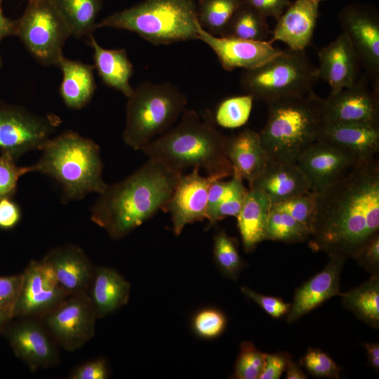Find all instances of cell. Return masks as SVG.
Instances as JSON below:
<instances>
[{"label": "cell", "instance_id": "1", "mask_svg": "<svg viewBox=\"0 0 379 379\" xmlns=\"http://www.w3.org/2000/svg\"><path fill=\"white\" fill-rule=\"evenodd\" d=\"M316 194L310 247L353 258L379 234V163L359 159L339 181Z\"/></svg>", "mask_w": 379, "mask_h": 379}, {"label": "cell", "instance_id": "2", "mask_svg": "<svg viewBox=\"0 0 379 379\" xmlns=\"http://www.w3.org/2000/svg\"><path fill=\"white\" fill-rule=\"evenodd\" d=\"M180 175L149 159L126 179L107 185L91 209L92 221L112 239L128 235L164 209Z\"/></svg>", "mask_w": 379, "mask_h": 379}, {"label": "cell", "instance_id": "3", "mask_svg": "<svg viewBox=\"0 0 379 379\" xmlns=\"http://www.w3.org/2000/svg\"><path fill=\"white\" fill-rule=\"evenodd\" d=\"M227 138L217 128L210 110L200 117L195 110L185 108L175 126L140 151L178 173L197 167L222 180L233 174L225 153Z\"/></svg>", "mask_w": 379, "mask_h": 379}, {"label": "cell", "instance_id": "4", "mask_svg": "<svg viewBox=\"0 0 379 379\" xmlns=\"http://www.w3.org/2000/svg\"><path fill=\"white\" fill-rule=\"evenodd\" d=\"M40 150V159L31 166L32 172L56 180L65 202L80 200L93 192L100 194L106 188L100 147L93 140L67 131L50 138Z\"/></svg>", "mask_w": 379, "mask_h": 379}, {"label": "cell", "instance_id": "5", "mask_svg": "<svg viewBox=\"0 0 379 379\" xmlns=\"http://www.w3.org/2000/svg\"><path fill=\"white\" fill-rule=\"evenodd\" d=\"M267 105V119L259 132L263 147L271 160L297 163L302 152L317 141L323 124L324 99L312 91Z\"/></svg>", "mask_w": 379, "mask_h": 379}, {"label": "cell", "instance_id": "6", "mask_svg": "<svg viewBox=\"0 0 379 379\" xmlns=\"http://www.w3.org/2000/svg\"><path fill=\"white\" fill-rule=\"evenodd\" d=\"M199 21L194 0H144L114 13L97 27L125 29L154 45L197 39Z\"/></svg>", "mask_w": 379, "mask_h": 379}, {"label": "cell", "instance_id": "7", "mask_svg": "<svg viewBox=\"0 0 379 379\" xmlns=\"http://www.w3.org/2000/svg\"><path fill=\"white\" fill-rule=\"evenodd\" d=\"M187 103L186 95L171 83H141L128 98L124 142L141 150L172 127Z\"/></svg>", "mask_w": 379, "mask_h": 379}, {"label": "cell", "instance_id": "8", "mask_svg": "<svg viewBox=\"0 0 379 379\" xmlns=\"http://www.w3.org/2000/svg\"><path fill=\"white\" fill-rule=\"evenodd\" d=\"M319 79L305 51H282L263 65L244 69L240 78L242 90L253 99L270 102L307 94Z\"/></svg>", "mask_w": 379, "mask_h": 379}, {"label": "cell", "instance_id": "9", "mask_svg": "<svg viewBox=\"0 0 379 379\" xmlns=\"http://www.w3.org/2000/svg\"><path fill=\"white\" fill-rule=\"evenodd\" d=\"M16 24L15 35L41 65H56L71 36L68 26L52 0H29Z\"/></svg>", "mask_w": 379, "mask_h": 379}, {"label": "cell", "instance_id": "10", "mask_svg": "<svg viewBox=\"0 0 379 379\" xmlns=\"http://www.w3.org/2000/svg\"><path fill=\"white\" fill-rule=\"evenodd\" d=\"M59 123L55 116L38 115L24 107L0 104V148L16 159L29 150H40Z\"/></svg>", "mask_w": 379, "mask_h": 379}, {"label": "cell", "instance_id": "11", "mask_svg": "<svg viewBox=\"0 0 379 379\" xmlns=\"http://www.w3.org/2000/svg\"><path fill=\"white\" fill-rule=\"evenodd\" d=\"M45 325L66 350L81 348L95 334V310L87 293L71 295L44 314Z\"/></svg>", "mask_w": 379, "mask_h": 379}, {"label": "cell", "instance_id": "12", "mask_svg": "<svg viewBox=\"0 0 379 379\" xmlns=\"http://www.w3.org/2000/svg\"><path fill=\"white\" fill-rule=\"evenodd\" d=\"M343 32L349 38L368 79L379 88V13L370 4L352 3L338 15Z\"/></svg>", "mask_w": 379, "mask_h": 379}, {"label": "cell", "instance_id": "13", "mask_svg": "<svg viewBox=\"0 0 379 379\" xmlns=\"http://www.w3.org/2000/svg\"><path fill=\"white\" fill-rule=\"evenodd\" d=\"M366 74L352 86L324 99L323 124L379 126V88L371 90Z\"/></svg>", "mask_w": 379, "mask_h": 379}, {"label": "cell", "instance_id": "14", "mask_svg": "<svg viewBox=\"0 0 379 379\" xmlns=\"http://www.w3.org/2000/svg\"><path fill=\"white\" fill-rule=\"evenodd\" d=\"M22 274L21 287L11 309L13 319L43 316L69 295L42 260L31 261Z\"/></svg>", "mask_w": 379, "mask_h": 379}, {"label": "cell", "instance_id": "15", "mask_svg": "<svg viewBox=\"0 0 379 379\" xmlns=\"http://www.w3.org/2000/svg\"><path fill=\"white\" fill-rule=\"evenodd\" d=\"M359 159L350 150L317 140L302 152L297 164L306 175L310 191L319 193L339 181Z\"/></svg>", "mask_w": 379, "mask_h": 379}, {"label": "cell", "instance_id": "16", "mask_svg": "<svg viewBox=\"0 0 379 379\" xmlns=\"http://www.w3.org/2000/svg\"><path fill=\"white\" fill-rule=\"evenodd\" d=\"M218 180L222 179L200 175L197 167L188 174L180 175L163 209L171 214L175 235L179 236L187 225L206 219L208 190Z\"/></svg>", "mask_w": 379, "mask_h": 379}, {"label": "cell", "instance_id": "17", "mask_svg": "<svg viewBox=\"0 0 379 379\" xmlns=\"http://www.w3.org/2000/svg\"><path fill=\"white\" fill-rule=\"evenodd\" d=\"M197 39L213 50L222 68L227 71L237 68L250 69L258 67L282 51L274 47L268 41H251L212 35L199 23Z\"/></svg>", "mask_w": 379, "mask_h": 379}, {"label": "cell", "instance_id": "18", "mask_svg": "<svg viewBox=\"0 0 379 379\" xmlns=\"http://www.w3.org/2000/svg\"><path fill=\"white\" fill-rule=\"evenodd\" d=\"M6 337L16 355L31 371L47 368L58 361V352L45 328L31 319L11 325Z\"/></svg>", "mask_w": 379, "mask_h": 379}, {"label": "cell", "instance_id": "19", "mask_svg": "<svg viewBox=\"0 0 379 379\" xmlns=\"http://www.w3.org/2000/svg\"><path fill=\"white\" fill-rule=\"evenodd\" d=\"M319 79L327 82L331 94L352 86L360 77L361 67L348 38L342 32L318 52Z\"/></svg>", "mask_w": 379, "mask_h": 379}, {"label": "cell", "instance_id": "20", "mask_svg": "<svg viewBox=\"0 0 379 379\" xmlns=\"http://www.w3.org/2000/svg\"><path fill=\"white\" fill-rule=\"evenodd\" d=\"M41 260L69 295L88 293L95 268L81 248L72 244L55 247Z\"/></svg>", "mask_w": 379, "mask_h": 379}, {"label": "cell", "instance_id": "21", "mask_svg": "<svg viewBox=\"0 0 379 379\" xmlns=\"http://www.w3.org/2000/svg\"><path fill=\"white\" fill-rule=\"evenodd\" d=\"M322 271L298 288L291 304L286 321L292 324L333 296H341L340 274L345 259L329 256Z\"/></svg>", "mask_w": 379, "mask_h": 379}, {"label": "cell", "instance_id": "22", "mask_svg": "<svg viewBox=\"0 0 379 379\" xmlns=\"http://www.w3.org/2000/svg\"><path fill=\"white\" fill-rule=\"evenodd\" d=\"M319 0H295L279 18L272 32L273 42L280 41L293 51H305L310 44L319 17Z\"/></svg>", "mask_w": 379, "mask_h": 379}, {"label": "cell", "instance_id": "23", "mask_svg": "<svg viewBox=\"0 0 379 379\" xmlns=\"http://www.w3.org/2000/svg\"><path fill=\"white\" fill-rule=\"evenodd\" d=\"M225 153L233 171L246 180L249 187L262 173L270 159L260 133L250 128L227 137Z\"/></svg>", "mask_w": 379, "mask_h": 379}, {"label": "cell", "instance_id": "24", "mask_svg": "<svg viewBox=\"0 0 379 379\" xmlns=\"http://www.w3.org/2000/svg\"><path fill=\"white\" fill-rule=\"evenodd\" d=\"M250 187L263 191L272 205L311 192L310 182L297 163L271 159Z\"/></svg>", "mask_w": 379, "mask_h": 379}, {"label": "cell", "instance_id": "25", "mask_svg": "<svg viewBox=\"0 0 379 379\" xmlns=\"http://www.w3.org/2000/svg\"><path fill=\"white\" fill-rule=\"evenodd\" d=\"M317 140L350 150L359 159H371L379 151V126L322 124Z\"/></svg>", "mask_w": 379, "mask_h": 379}, {"label": "cell", "instance_id": "26", "mask_svg": "<svg viewBox=\"0 0 379 379\" xmlns=\"http://www.w3.org/2000/svg\"><path fill=\"white\" fill-rule=\"evenodd\" d=\"M272 202L261 190L250 187L242 208L237 215V225L244 250L253 251L259 243L265 240Z\"/></svg>", "mask_w": 379, "mask_h": 379}, {"label": "cell", "instance_id": "27", "mask_svg": "<svg viewBox=\"0 0 379 379\" xmlns=\"http://www.w3.org/2000/svg\"><path fill=\"white\" fill-rule=\"evenodd\" d=\"M130 284L116 270L95 268L88 291L97 318L106 316L126 305Z\"/></svg>", "mask_w": 379, "mask_h": 379}, {"label": "cell", "instance_id": "28", "mask_svg": "<svg viewBox=\"0 0 379 379\" xmlns=\"http://www.w3.org/2000/svg\"><path fill=\"white\" fill-rule=\"evenodd\" d=\"M56 65L62 73L59 92L65 105L72 109H82L90 102L96 89L94 66L64 55Z\"/></svg>", "mask_w": 379, "mask_h": 379}, {"label": "cell", "instance_id": "29", "mask_svg": "<svg viewBox=\"0 0 379 379\" xmlns=\"http://www.w3.org/2000/svg\"><path fill=\"white\" fill-rule=\"evenodd\" d=\"M93 50L94 68L103 83L128 98L134 88L130 84L133 74V64L125 49H106L93 35L87 38Z\"/></svg>", "mask_w": 379, "mask_h": 379}, {"label": "cell", "instance_id": "30", "mask_svg": "<svg viewBox=\"0 0 379 379\" xmlns=\"http://www.w3.org/2000/svg\"><path fill=\"white\" fill-rule=\"evenodd\" d=\"M68 26L71 36L79 39L93 35L102 0H52Z\"/></svg>", "mask_w": 379, "mask_h": 379}, {"label": "cell", "instance_id": "31", "mask_svg": "<svg viewBox=\"0 0 379 379\" xmlns=\"http://www.w3.org/2000/svg\"><path fill=\"white\" fill-rule=\"evenodd\" d=\"M343 306L368 326L379 327V276L371 277L360 286L343 293Z\"/></svg>", "mask_w": 379, "mask_h": 379}, {"label": "cell", "instance_id": "32", "mask_svg": "<svg viewBox=\"0 0 379 379\" xmlns=\"http://www.w3.org/2000/svg\"><path fill=\"white\" fill-rule=\"evenodd\" d=\"M271 34L267 18L241 0L222 36L266 41Z\"/></svg>", "mask_w": 379, "mask_h": 379}, {"label": "cell", "instance_id": "33", "mask_svg": "<svg viewBox=\"0 0 379 379\" xmlns=\"http://www.w3.org/2000/svg\"><path fill=\"white\" fill-rule=\"evenodd\" d=\"M241 3V0H199V23L211 34L222 36Z\"/></svg>", "mask_w": 379, "mask_h": 379}, {"label": "cell", "instance_id": "34", "mask_svg": "<svg viewBox=\"0 0 379 379\" xmlns=\"http://www.w3.org/2000/svg\"><path fill=\"white\" fill-rule=\"evenodd\" d=\"M309 227L288 213L272 207L265 240L287 244L304 242L310 239Z\"/></svg>", "mask_w": 379, "mask_h": 379}, {"label": "cell", "instance_id": "35", "mask_svg": "<svg viewBox=\"0 0 379 379\" xmlns=\"http://www.w3.org/2000/svg\"><path fill=\"white\" fill-rule=\"evenodd\" d=\"M253 100L248 94L224 99L213 113L216 125L225 128H237L244 126L249 119Z\"/></svg>", "mask_w": 379, "mask_h": 379}, {"label": "cell", "instance_id": "36", "mask_svg": "<svg viewBox=\"0 0 379 379\" xmlns=\"http://www.w3.org/2000/svg\"><path fill=\"white\" fill-rule=\"evenodd\" d=\"M213 256L218 269L225 276L237 279L244 263L235 239L222 230L217 232L214 236Z\"/></svg>", "mask_w": 379, "mask_h": 379}, {"label": "cell", "instance_id": "37", "mask_svg": "<svg viewBox=\"0 0 379 379\" xmlns=\"http://www.w3.org/2000/svg\"><path fill=\"white\" fill-rule=\"evenodd\" d=\"M267 353L258 350L251 342L241 344L234 376L238 379H259L265 363Z\"/></svg>", "mask_w": 379, "mask_h": 379}, {"label": "cell", "instance_id": "38", "mask_svg": "<svg viewBox=\"0 0 379 379\" xmlns=\"http://www.w3.org/2000/svg\"><path fill=\"white\" fill-rule=\"evenodd\" d=\"M234 183L223 200L208 217L210 225L228 217H237L247 193L248 190L243 183V178L236 172H233Z\"/></svg>", "mask_w": 379, "mask_h": 379}, {"label": "cell", "instance_id": "39", "mask_svg": "<svg viewBox=\"0 0 379 379\" xmlns=\"http://www.w3.org/2000/svg\"><path fill=\"white\" fill-rule=\"evenodd\" d=\"M272 208L285 211L310 230L316 210V194L310 192L273 204Z\"/></svg>", "mask_w": 379, "mask_h": 379}, {"label": "cell", "instance_id": "40", "mask_svg": "<svg viewBox=\"0 0 379 379\" xmlns=\"http://www.w3.org/2000/svg\"><path fill=\"white\" fill-rule=\"evenodd\" d=\"M227 325L225 315L215 308H205L199 311L192 319L195 334L205 339H213L220 335Z\"/></svg>", "mask_w": 379, "mask_h": 379}, {"label": "cell", "instance_id": "41", "mask_svg": "<svg viewBox=\"0 0 379 379\" xmlns=\"http://www.w3.org/2000/svg\"><path fill=\"white\" fill-rule=\"evenodd\" d=\"M16 159L9 152L1 151L0 155V198L12 197L16 190L19 178L32 172L31 166L20 167Z\"/></svg>", "mask_w": 379, "mask_h": 379}, {"label": "cell", "instance_id": "42", "mask_svg": "<svg viewBox=\"0 0 379 379\" xmlns=\"http://www.w3.org/2000/svg\"><path fill=\"white\" fill-rule=\"evenodd\" d=\"M300 363L314 377L340 378V368L326 352L320 349L310 347L300 359Z\"/></svg>", "mask_w": 379, "mask_h": 379}, {"label": "cell", "instance_id": "43", "mask_svg": "<svg viewBox=\"0 0 379 379\" xmlns=\"http://www.w3.org/2000/svg\"><path fill=\"white\" fill-rule=\"evenodd\" d=\"M241 291L274 318L286 316L290 310L291 304L285 302L281 298L262 295L244 286L241 288Z\"/></svg>", "mask_w": 379, "mask_h": 379}, {"label": "cell", "instance_id": "44", "mask_svg": "<svg viewBox=\"0 0 379 379\" xmlns=\"http://www.w3.org/2000/svg\"><path fill=\"white\" fill-rule=\"evenodd\" d=\"M353 258L371 275H379V234L368 241Z\"/></svg>", "mask_w": 379, "mask_h": 379}, {"label": "cell", "instance_id": "45", "mask_svg": "<svg viewBox=\"0 0 379 379\" xmlns=\"http://www.w3.org/2000/svg\"><path fill=\"white\" fill-rule=\"evenodd\" d=\"M109 371L106 361L98 358L87 361L74 368L70 374L71 379H106Z\"/></svg>", "mask_w": 379, "mask_h": 379}, {"label": "cell", "instance_id": "46", "mask_svg": "<svg viewBox=\"0 0 379 379\" xmlns=\"http://www.w3.org/2000/svg\"><path fill=\"white\" fill-rule=\"evenodd\" d=\"M22 281V274L0 277V309L12 308L18 295Z\"/></svg>", "mask_w": 379, "mask_h": 379}, {"label": "cell", "instance_id": "47", "mask_svg": "<svg viewBox=\"0 0 379 379\" xmlns=\"http://www.w3.org/2000/svg\"><path fill=\"white\" fill-rule=\"evenodd\" d=\"M12 197L0 198V229L14 228L20 221L22 212L19 205Z\"/></svg>", "mask_w": 379, "mask_h": 379}, {"label": "cell", "instance_id": "48", "mask_svg": "<svg viewBox=\"0 0 379 379\" xmlns=\"http://www.w3.org/2000/svg\"><path fill=\"white\" fill-rule=\"evenodd\" d=\"M291 356L286 352L267 354L263 371L259 379H279Z\"/></svg>", "mask_w": 379, "mask_h": 379}, {"label": "cell", "instance_id": "49", "mask_svg": "<svg viewBox=\"0 0 379 379\" xmlns=\"http://www.w3.org/2000/svg\"><path fill=\"white\" fill-rule=\"evenodd\" d=\"M266 18L272 17L276 20L282 15L291 5L290 0H242Z\"/></svg>", "mask_w": 379, "mask_h": 379}, {"label": "cell", "instance_id": "50", "mask_svg": "<svg viewBox=\"0 0 379 379\" xmlns=\"http://www.w3.org/2000/svg\"><path fill=\"white\" fill-rule=\"evenodd\" d=\"M2 0H0V42L5 37L15 35L16 20L6 18L2 10Z\"/></svg>", "mask_w": 379, "mask_h": 379}, {"label": "cell", "instance_id": "51", "mask_svg": "<svg viewBox=\"0 0 379 379\" xmlns=\"http://www.w3.org/2000/svg\"><path fill=\"white\" fill-rule=\"evenodd\" d=\"M364 346L367 352L368 362L375 371H379V344L364 343Z\"/></svg>", "mask_w": 379, "mask_h": 379}, {"label": "cell", "instance_id": "52", "mask_svg": "<svg viewBox=\"0 0 379 379\" xmlns=\"http://www.w3.org/2000/svg\"><path fill=\"white\" fill-rule=\"evenodd\" d=\"M285 371L287 379H307L308 378L300 365L294 362L291 358L288 360Z\"/></svg>", "mask_w": 379, "mask_h": 379}, {"label": "cell", "instance_id": "53", "mask_svg": "<svg viewBox=\"0 0 379 379\" xmlns=\"http://www.w3.org/2000/svg\"><path fill=\"white\" fill-rule=\"evenodd\" d=\"M11 309V307L0 309V331L10 320L13 319Z\"/></svg>", "mask_w": 379, "mask_h": 379}, {"label": "cell", "instance_id": "54", "mask_svg": "<svg viewBox=\"0 0 379 379\" xmlns=\"http://www.w3.org/2000/svg\"><path fill=\"white\" fill-rule=\"evenodd\" d=\"M2 66V60H1V58L0 57V68Z\"/></svg>", "mask_w": 379, "mask_h": 379}, {"label": "cell", "instance_id": "55", "mask_svg": "<svg viewBox=\"0 0 379 379\" xmlns=\"http://www.w3.org/2000/svg\"><path fill=\"white\" fill-rule=\"evenodd\" d=\"M320 2L322 1H324V0H319Z\"/></svg>", "mask_w": 379, "mask_h": 379}]
</instances>
